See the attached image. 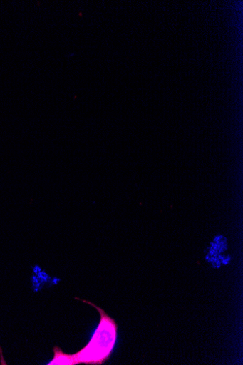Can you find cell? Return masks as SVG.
<instances>
[{
	"label": "cell",
	"instance_id": "1",
	"mask_svg": "<svg viewBox=\"0 0 243 365\" xmlns=\"http://www.w3.org/2000/svg\"><path fill=\"white\" fill-rule=\"evenodd\" d=\"M100 314V322L89 344L78 353L71 355L64 354L59 348H54V359L51 365H74L80 363L100 364L112 354L117 339V324L105 312L94 304Z\"/></svg>",
	"mask_w": 243,
	"mask_h": 365
}]
</instances>
